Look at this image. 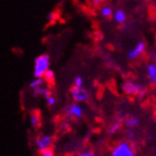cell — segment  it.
Returning <instances> with one entry per match:
<instances>
[{
	"label": "cell",
	"mask_w": 156,
	"mask_h": 156,
	"mask_svg": "<svg viewBox=\"0 0 156 156\" xmlns=\"http://www.w3.org/2000/svg\"><path fill=\"white\" fill-rule=\"evenodd\" d=\"M146 42L144 41V40H138L132 48L128 49L126 55L127 59L128 60H136L137 58H140V56L146 51Z\"/></svg>",
	"instance_id": "277c9868"
},
{
	"label": "cell",
	"mask_w": 156,
	"mask_h": 156,
	"mask_svg": "<svg viewBox=\"0 0 156 156\" xmlns=\"http://www.w3.org/2000/svg\"><path fill=\"white\" fill-rule=\"evenodd\" d=\"M33 90V95L34 97H48L49 95L51 94V91L49 90L48 88L45 87V85L44 86H40V87H37V88H34L31 89Z\"/></svg>",
	"instance_id": "7c38bea8"
},
{
	"label": "cell",
	"mask_w": 156,
	"mask_h": 156,
	"mask_svg": "<svg viewBox=\"0 0 156 156\" xmlns=\"http://www.w3.org/2000/svg\"><path fill=\"white\" fill-rule=\"evenodd\" d=\"M122 89L126 95L129 96H140L143 97L145 95V87L140 83L134 80H125L122 83Z\"/></svg>",
	"instance_id": "7a4b0ae2"
},
{
	"label": "cell",
	"mask_w": 156,
	"mask_h": 156,
	"mask_svg": "<svg viewBox=\"0 0 156 156\" xmlns=\"http://www.w3.org/2000/svg\"><path fill=\"white\" fill-rule=\"evenodd\" d=\"M140 118L137 116H133V117H129V118H127L126 120H125V126L127 127V128H135V127H137L138 125H140Z\"/></svg>",
	"instance_id": "4fadbf2b"
},
{
	"label": "cell",
	"mask_w": 156,
	"mask_h": 156,
	"mask_svg": "<svg viewBox=\"0 0 156 156\" xmlns=\"http://www.w3.org/2000/svg\"><path fill=\"white\" fill-rule=\"evenodd\" d=\"M64 113L67 117L69 118H75V119H79L84 116L85 114V109L84 107L79 105L78 103H73L70 105H67L65 108H64Z\"/></svg>",
	"instance_id": "5b68a950"
},
{
	"label": "cell",
	"mask_w": 156,
	"mask_h": 156,
	"mask_svg": "<svg viewBox=\"0 0 156 156\" xmlns=\"http://www.w3.org/2000/svg\"><path fill=\"white\" fill-rule=\"evenodd\" d=\"M74 86L75 87H84V78H83V76H75V78H74Z\"/></svg>",
	"instance_id": "ac0fdd59"
},
{
	"label": "cell",
	"mask_w": 156,
	"mask_h": 156,
	"mask_svg": "<svg viewBox=\"0 0 156 156\" xmlns=\"http://www.w3.org/2000/svg\"><path fill=\"white\" fill-rule=\"evenodd\" d=\"M45 101H46V103H47V105H48L49 107H55L56 104H57V98H56L52 94L49 95L48 97H46Z\"/></svg>",
	"instance_id": "e0dca14e"
},
{
	"label": "cell",
	"mask_w": 156,
	"mask_h": 156,
	"mask_svg": "<svg viewBox=\"0 0 156 156\" xmlns=\"http://www.w3.org/2000/svg\"><path fill=\"white\" fill-rule=\"evenodd\" d=\"M39 156H56V155H55V152L51 148H48V150L44 151V152H40Z\"/></svg>",
	"instance_id": "ffe728a7"
},
{
	"label": "cell",
	"mask_w": 156,
	"mask_h": 156,
	"mask_svg": "<svg viewBox=\"0 0 156 156\" xmlns=\"http://www.w3.org/2000/svg\"><path fill=\"white\" fill-rule=\"evenodd\" d=\"M74 156H96V154H95V152L93 150H86L80 152V153H77Z\"/></svg>",
	"instance_id": "d6986e66"
},
{
	"label": "cell",
	"mask_w": 156,
	"mask_h": 156,
	"mask_svg": "<svg viewBox=\"0 0 156 156\" xmlns=\"http://www.w3.org/2000/svg\"><path fill=\"white\" fill-rule=\"evenodd\" d=\"M70 96H72V99L74 101V103L81 104V103H85V101H88L89 93L84 87H75V86H73V88L70 89Z\"/></svg>",
	"instance_id": "8992f818"
},
{
	"label": "cell",
	"mask_w": 156,
	"mask_h": 156,
	"mask_svg": "<svg viewBox=\"0 0 156 156\" xmlns=\"http://www.w3.org/2000/svg\"><path fill=\"white\" fill-rule=\"evenodd\" d=\"M145 73H146V78L148 83H150V85L156 86V62H148L146 67H145Z\"/></svg>",
	"instance_id": "ba28073f"
},
{
	"label": "cell",
	"mask_w": 156,
	"mask_h": 156,
	"mask_svg": "<svg viewBox=\"0 0 156 156\" xmlns=\"http://www.w3.org/2000/svg\"><path fill=\"white\" fill-rule=\"evenodd\" d=\"M29 123L33 128L38 129L40 125H41V116L39 114V112H33L29 115Z\"/></svg>",
	"instance_id": "8fae6325"
},
{
	"label": "cell",
	"mask_w": 156,
	"mask_h": 156,
	"mask_svg": "<svg viewBox=\"0 0 156 156\" xmlns=\"http://www.w3.org/2000/svg\"><path fill=\"white\" fill-rule=\"evenodd\" d=\"M50 68V57L47 54L37 56L34 60V77H42Z\"/></svg>",
	"instance_id": "6da1fadb"
},
{
	"label": "cell",
	"mask_w": 156,
	"mask_h": 156,
	"mask_svg": "<svg viewBox=\"0 0 156 156\" xmlns=\"http://www.w3.org/2000/svg\"><path fill=\"white\" fill-rule=\"evenodd\" d=\"M111 156H136V152L129 142L120 140L113 147Z\"/></svg>",
	"instance_id": "3957f363"
},
{
	"label": "cell",
	"mask_w": 156,
	"mask_h": 156,
	"mask_svg": "<svg viewBox=\"0 0 156 156\" xmlns=\"http://www.w3.org/2000/svg\"><path fill=\"white\" fill-rule=\"evenodd\" d=\"M56 19V13L55 12H49L47 15V20L48 21H54Z\"/></svg>",
	"instance_id": "7402d4cb"
},
{
	"label": "cell",
	"mask_w": 156,
	"mask_h": 156,
	"mask_svg": "<svg viewBox=\"0 0 156 156\" xmlns=\"http://www.w3.org/2000/svg\"><path fill=\"white\" fill-rule=\"evenodd\" d=\"M114 13V9L113 7L109 5H101L99 8V16L104 19H111Z\"/></svg>",
	"instance_id": "30bf717a"
},
{
	"label": "cell",
	"mask_w": 156,
	"mask_h": 156,
	"mask_svg": "<svg viewBox=\"0 0 156 156\" xmlns=\"http://www.w3.org/2000/svg\"><path fill=\"white\" fill-rule=\"evenodd\" d=\"M42 78H44L45 81H47V83H51V81L54 80V78H55V72H54L52 69L49 68L48 70L45 73V75L42 76Z\"/></svg>",
	"instance_id": "2e32d148"
},
{
	"label": "cell",
	"mask_w": 156,
	"mask_h": 156,
	"mask_svg": "<svg viewBox=\"0 0 156 156\" xmlns=\"http://www.w3.org/2000/svg\"><path fill=\"white\" fill-rule=\"evenodd\" d=\"M114 21L117 25H124V23L127 21V13L124 9H118L114 10V13H113V17H112Z\"/></svg>",
	"instance_id": "9c48e42d"
},
{
	"label": "cell",
	"mask_w": 156,
	"mask_h": 156,
	"mask_svg": "<svg viewBox=\"0 0 156 156\" xmlns=\"http://www.w3.org/2000/svg\"><path fill=\"white\" fill-rule=\"evenodd\" d=\"M90 2L95 7H101V5H104L105 0H90Z\"/></svg>",
	"instance_id": "44dd1931"
},
{
	"label": "cell",
	"mask_w": 156,
	"mask_h": 156,
	"mask_svg": "<svg viewBox=\"0 0 156 156\" xmlns=\"http://www.w3.org/2000/svg\"><path fill=\"white\" fill-rule=\"evenodd\" d=\"M120 128H122V122L120 120H115L114 123H112L111 126L107 128V133L109 135H113V134H116L117 132H119Z\"/></svg>",
	"instance_id": "5bb4252c"
},
{
	"label": "cell",
	"mask_w": 156,
	"mask_h": 156,
	"mask_svg": "<svg viewBox=\"0 0 156 156\" xmlns=\"http://www.w3.org/2000/svg\"><path fill=\"white\" fill-rule=\"evenodd\" d=\"M52 143H54V137L49 134H41L36 138V147L38 152H44V151L51 148Z\"/></svg>",
	"instance_id": "52a82bcc"
},
{
	"label": "cell",
	"mask_w": 156,
	"mask_h": 156,
	"mask_svg": "<svg viewBox=\"0 0 156 156\" xmlns=\"http://www.w3.org/2000/svg\"><path fill=\"white\" fill-rule=\"evenodd\" d=\"M45 85V79L42 77H35L33 80L29 83V87L31 89L34 88H37V87H40V86H44Z\"/></svg>",
	"instance_id": "9a60e30c"
}]
</instances>
